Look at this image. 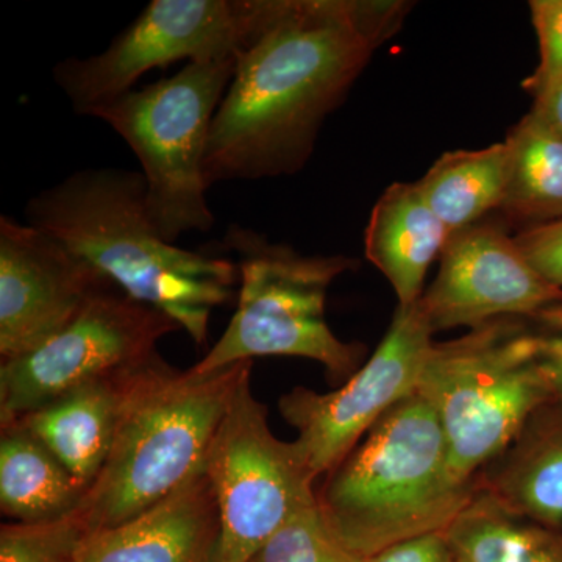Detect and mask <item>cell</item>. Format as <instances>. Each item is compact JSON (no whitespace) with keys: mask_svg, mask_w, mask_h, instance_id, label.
<instances>
[{"mask_svg":"<svg viewBox=\"0 0 562 562\" xmlns=\"http://www.w3.org/2000/svg\"><path fill=\"white\" fill-rule=\"evenodd\" d=\"M443 532L458 562H562V530L512 512L480 483Z\"/></svg>","mask_w":562,"mask_h":562,"instance_id":"ffe728a7","label":"cell"},{"mask_svg":"<svg viewBox=\"0 0 562 562\" xmlns=\"http://www.w3.org/2000/svg\"><path fill=\"white\" fill-rule=\"evenodd\" d=\"M27 224L49 233L133 301L160 310L198 347L213 310L231 302L239 269L166 243L146 210L143 173L101 168L74 172L25 206Z\"/></svg>","mask_w":562,"mask_h":562,"instance_id":"7a4b0ae2","label":"cell"},{"mask_svg":"<svg viewBox=\"0 0 562 562\" xmlns=\"http://www.w3.org/2000/svg\"><path fill=\"white\" fill-rule=\"evenodd\" d=\"M532 95V111L562 136V74L543 80L525 81Z\"/></svg>","mask_w":562,"mask_h":562,"instance_id":"83f0119b","label":"cell"},{"mask_svg":"<svg viewBox=\"0 0 562 562\" xmlns=\"http://www.w3.org/2000/svg\"><path fill=\"white\" fill-rule=\"evenodd\" d=\"M235 65L236 58L188 63L172 77L88 113L109 124L135 151L146 181L147 214L166 243L213 227L205 155Z\"/></svg>","mask_w":562,"mask_h":562,"instance_id":"52a82bcc","label":"cell"},{"mask_svg":"<svg viewBox=\"0 0 562 562\" xmlns=\"http://www.w3.org/2000/svg\"><path fill=\"white\" fill-rule=\"evenodd\" d=\"M508 181V147L443 154L419 181L425 202L450 235L479 224L492 210H501Z\"/></svg>","mask_w":562,"mask_h":562,"instance_id":"44dd1931","label":"cell"},{"mask_svg":"<svg viewBox=\"0 0 562 562\" xmlns=\"http://www.w3.org/2000/svg\"><path fill=\"white\" fill-rule=\"evenodd\" d=\"M92 535L80 512L47 522L0 527V562H79Z\"/></svg>","mask_w":562,"mask_h":562,"instance_id":"7402d4cb","label":"cell"},{"mask_svg":"<svg viewBox=\"0 0 562 562\" xmlns=\"http://www.w3.org/2000/svg\"><path fill=\"white\" fill-rule=\"evenodd\" d=\"M220 509L211 562H247L295 514L317 506L314 475L297 443L280 441L268 408L243 376L205 458Z\"/></svg>","mask_w":562,"mask_h":562,"instance_id":"ba28073f","label":"cell"},{"mask_svg":"<svg viewBox=\"0 0 562 562\" xmlns=\"http://www.w3.org/2000/svg\"><path fill=\"white\" fill-rule=\"evenodd\" d=\"M176 321L110 284L38 349L0 364V427L68 392L132 371L158 355Z\"/></svg>","mask_w":562,"mask_h":562,"instance_id":"30bf717a","label":"cell"},{"mask_svg":"<svg viewBox=\"0 0 562 562\" xmlns=\"http://www.w3.org/2000/svg\"><path fill=\"white\" fill-rule=\"evenodd\" d=\"M417 392L438 414L453 471L462 480L479 479L528 417L557 398L538 322L501 317L452 341L432 342Z\"/></svg>","mask_w":562,"mask_h":562,"instance_id":"5b68a950","label":"cell"},{"mask_svg":"<svg viewBox=\"0 0 562 562\" xmlns=\"http://www.w3.org/2000/svg\"><path fill=\"white\" fill-rule=\"evenodd\" d=\"M508 181L501 210L525 231L562 221V136L535 111L505 140Z\"/></svg>","mask_w":562,"mask_h":562,"instance_id":"d6986e66","label":"cell"},{"mask_svg":"<svg viewBox=\"0 0 562 562\" xmlns=\"http://www.w3.org/2000/svg\"><path fill=\"white\" fill-rule=\"evenodd\" d=\"M111 281L49 233L0 217V357L38 349Z\"/></svg>","mask_w":562,"mask_h":562,"instance_id":"4fadbf2b","label":"cell"},{"mask_svg":"<svg viewBox=\"0 0 562 562\" xmlns=\"http://www.w3.org/2000/svg\"><path fill=\"white\" fill-rule=\"evenodd\" d=\"M132 371L77 387L11 424L32 432L90 490L113 446L125 380Z\"/></svg>","mask_w":562,"mask_h":562,"instance_id":"e0dca14e","label":"cell"},{"mask_svg":"<svg viewBox=\"0 0 562 562\" xmlns=\"http://www.w3.org/2000/svg\"><path fill=\"white\" fill-rule=\"evenodd\" d=\"M409 10L398 0H266L214 114L209 187L301 171L325 117Z\"/></svg>","mask_w":562,"mask_h":562,"instance_id":"6da1fadb","label":"cell"},{"mask_svg":"<svg viewBox=\"0 0 562 562\" xmlns=\"http://www.w3.org/2000/svg\"><path fill=\"white\" fill-rule=\"evenodd\" d=\"M420 305L435 333L475 328L501 317L539 319L561 308L562 288L543 279L503 228L479 222L450 236Z\"/></svg>","mask_w":562,"mask_h":562,"instance_id":"7c38bea8","label":"cell"},{"mask_svg":"<svg viewBox=\"0 0 562 562\" xmlns=\"http://www.w3.org/2000/svg\"><path fill=\"white\" fill-rule=\"evenodd\" d=\"M220 509L205 464L139 516L92 532L79 562H211Z\"/></svg>","mask_w":562,"mask_h":562,"instance_id":"5bb4252c","label":"cell"},{"mask_svg":"<svg viewBox=\"0 0 562 562\" xmlns=\"http://www.w3.org/2000/svg\"><path fill=\"white\" fill-rule=\"evenodd\" d=\"M514 239L532 268L554 286L562 288V221L522 231Z\"/></svg>","mask_w":562,"mask_h":562,"instance_id":"d4e9b609","label":"cell"},{"mask_svg":"<svg viewBox=\"0 0 562 562\" xmlns=\"http://www.w3.org/2000/svg\"><path fill=\"white\" fill-rule=\"evenodd\" d=\"M450 236L416 181L394 183L373 206L366 228V257L390 281L398 305H414L424 295L431 262L441 257Z\"/></svg>","mask_w":562,"mask_h":562,"instance_id":"2e32d148","label":"cell"},{"mask_svg":"<svg viewBox=\"0 0 562 562\" xmlns=\"http://www.w3.org/2000/svg\"><path fill=\"white\" fill-rule=\"evenodd\" d=\"M538 322L542 338V360L554 397L562 401V306Z\"/></svg>","mask_w":562,"mask_h":562,"instance_id":"4316f807","label":"cell"},{"mask_svg":"<svg viewBox=\"0 0 562 562\" xmlns=\"http://www.w3.org/2000/svg\"><path fill=\"white\" fill-rule=\"evenodd\" d=\"M266 0H154L110 44L54 68L77 113L121 98L144 74L180 60L236 58L257 31Z\"/></svg>","mask_w":562,"mask_h":562,"instance_id":"9c48e42d","label":"cell"},{"mask_svg":"<svg viewBox=\"0 0 562 562\" xmlns=\"http://www.w3.org/2000/svg\"><path fill=\"white\" fill-rule=\"evenodd\" d=\"M0 435V509L10 522L35 524L79 512L88 494L54 453L21 425Z\"/></svg>","mask_w":562,"mask_h":562,"instance_id":"ac0fdd59","label":"cell"},{"mask_svg":"<svg viewBox=\"0 0 562 562\" xmlns=\"http://www.w3.org/2000/svg\"><path fill=\"white\" fill-rule=\"evenodd\" d=\"M250 369L180 371L155 355L128 373L113 446L79 509L92 532L132 520L201 471Z\"/></svg>","mask_w":562,"mask_h":562,"instance_id":"277c9868","label":"cell"},{"mask_svg":"<svg viewBox=\"0 0 562 562\" xmlns=\"http://www.w3.org/2000/svg\"><path fill=\"white\" fill-rule=\"evenodd\" d=\"M222 247L236 257L238 306L220 341L192 369L213 372L262 357H297L349 380L366 347L344 342L325 319L328 288L358 262L344 255H302L261 233L231 225Z\"/></svg>","mask_w":562,"mask_h":562,"instance_id":"8992f818","label":"cell"},{"mask_svg":"<svg viewBox=\"0 0 562 562\" xmlns=\"http://www.w3.org/2000/svg\"><path fill=\"white\" fill-rule=\"evenodd\" d=\"M325 524L319 505L295 514L247 562H362Z\"/></svg>","mask_w":562,"mask_h":562,"instance_id":"603a6c76","label":"cell"},{"mask_svg":"<svg viewBox=\"0 0 562 562\" xmlns=\"http://www.w3.org/2000/svg\"><path fill=\"white\" fill-rule=\"evenodd\" d=\"M531 21L539 40L541 61L530 80L562 74V0L530 2Z\"/></svg>","mask_w":562,"mask_h":562,"instance_id":"cb8c5ba5","label":"cell"},{"mask_svg":"<svg viewBox=\"0 0 562 562\" xmlns=\"http://www.w3.org/2000/svg\"><path fill=\"white\" fill-rule=\"evenodd\" d=\"M479 491L450 464L438 414L419 392L392 406L328 473L317 505L333 536L369 558L446 531Z\"/></svg>","mask_w":562,"mask_h":562,"instance_id":"3957f363","label":"cell"},{"mask_svg":"<svg viewBox=\"0 0 562 562\" xmlns=\"http://www.w3.org/2000/svg\"><path fill=\"white\" fill-rule=\"evenodd\" d=\"M479 483L506 508L562 530V401L543 403Z\"/></svg>","mask_w":562,"mask_h":562,"instance_id":"9a60e30c","label":"cell"},{"mask_svg":"<svg viewBox=\"0 0 562 562\" xmlns=\"http://www.w3.org/2000/svg\"><path fill=\"white\" fill-rule=\"evenodd\" d=\"M362 562H458L446 532H431L387 547Z\"/></svg>","mask_w":562,"mask_h":562,"instance_id":"484cf974","label":"cell"},{"mask_svg":"<svg viewBox=\"0 0 562 562\" xmlns=\"http://www.w3.org/2000/svg\"><path fill=\"white\" fill-rule=\"evenodd\" d=\"M432 335L420 301L397 305L382 342L339 390L297 386L281 395L279 412L299 431L295 443L314 475L335 471L387 409L417 391Z\"/></svg>","mask_w":562,"mask_h":562,"instance_id":"8fae6325","label":"cell"}]
</instances>
